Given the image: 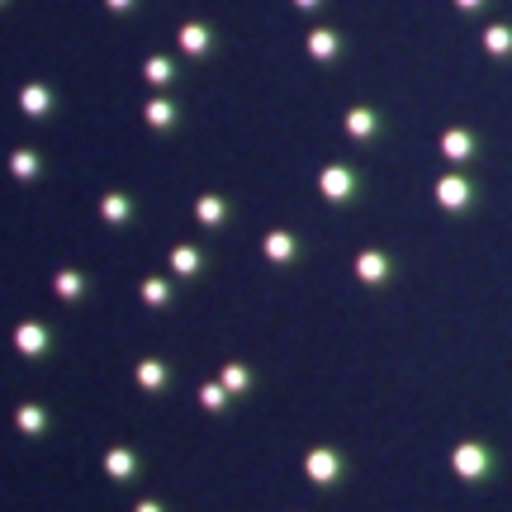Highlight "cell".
<instances>
[{
    "instance_id": "1",
    "label": "cell",
    "mask_w": 512,
    "mask_h": 512,
    "mask_svg": "<svg viewBox=\"0 0 512 512\" xmlns=\"http://www.w3.org/2000/svg\"><path fill=\"white\" fill-rule=\"evenodd\" d=\"M484 48H489L494 57H508V53H512V29H508V24L489 29V34H484Z\"/></svg>"
},
{
    "instance_id": "2",
    "label": "cell",
    "mask_w": 512,
    "mask_h": 512,
    "mask_svg": "<svg viewBox=\"0 0 512 512\" xmlns=\"http://www.w3.org/2000/svg\"><path fill=\"white\" fill-rule=\"evenodd\" d=\"M446 152H451V157H470V152H475V138H470V133H451V138H446Z\"/></svg>"
},
{
    "instance_id": "3",
    "label": "cell",
    "mask_w": 512,
    "mask_h": 512,
    "mask_svg": "<svg viewBox=\"0 0 512 512\" xmlns=\"http://www.w3.org/2000/svg\"><path fill=\"white\" fill-rule=\"evenodd\" d=\"M441 200H446V204H465V200H470V185H465V181L441 185Z\"/></svg>"
},
{
    "instance_id": "4",
    "label": "cell",
    "mask_w": 512,
    "mask_h": 512,
    "mask_svg": "<svg viewBox=\"0 0 512 512\" xmlns=\"http://www.w3.org/2000/svg\"><path fill=\"white\" fill-rule=\"evenodd\" d=\"M460 5H484V0H460Z\"/></svg>"
}]
</instances>
